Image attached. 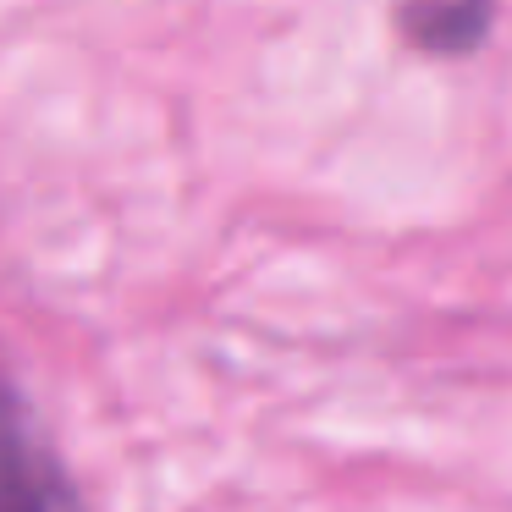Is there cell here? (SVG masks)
Instances as JSON below:
<instances>
[{"label": "cell", "mask_w": 512, "mask_h": 512, "mask_svg": "<svg viewBox=\"0 0 512 512\" xmlns=\"http://www.w3.org/2000/svg\"><path fill=\"white\" fill-rule=\"evenodd\" d=\"M496 23V0H397V34L424 56H468Z\"/></svg>", "instance_id": "1"}]
</instances>
